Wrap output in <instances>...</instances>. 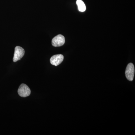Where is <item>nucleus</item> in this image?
Masks as SVG:
<instances>
[{
  "label": "nucleus",
  "instance_id": "7ed1b4c3",
  "mask_svg": "<svg viewBox=\"0 0 135 135\" xmlns=\"http://www.w3.org/2000/svg\"><path fill=\"white\" fill-rule=\"evenodd\" d=\"M25 53V50L23 48L20 46H17L15 48L13 61L14 62H16L20 60L24 55Z\"/></svg>",
  "mask_w": 135,
  "mask_h": 135
},
{
  "label": "nucleus",
  "instance_id": "39448f33",
  "mask_svg": "<svg viewBox=\"0 0 135 135\" xmlns=\"http://www.w3.org/2000/svg\"><path fill=\"white\" fill-rule=\"evenodd\" d=\"M64 59V56L61 54L55 55L50 58V63L52 65L57 66L62 62Z\"/></svg>",
  "mask_w": 135,
  "mask_h": 135
},
{
  "label": "nucleus",
  "instance_id": "f257e3e1",
  "mask_svg": "<svg viewBox=\"0 0 135 135\" xmlns=\"http://www.w3.org/2000/svg\"><path fill=\"white\" fill-rule=\"evenodd\" d=\"M135 68L134 65L132 63H129L126 68V78L129 81H132L134 75Z\"/></svg>",
  "mask_w": 135,
  "mask_h": 135
},
{
  "label": "nucleus",
  "instance_id": "f03ea898",
  "mask_svg": "<svg viewBox=\"0 0 135 135\" xmlns=\"http://www.w3.org/2000/svg\"><path fill=\"white\" fill-rule=\"evenodd\" d=\"M18 93L20 96L22 97H26L30 95L31 93V90L29 87L25 84H22L20 86Z\"/></svg>",
  "mask_w": 135,
  "mask_h": 135
},
{
  "label": "nucleus",
  "instance_id": "423d86ee",
  "mask_svg": "<svg viewBox=\"0 0 135 135\" xmlns=\"http://www.w3.org/2000/svg\"><path fill=\"white\" fill-rule=\"evenodd\" d=\"M78 9L80 12H83L86 11V7L84 2L81 0H77L76 1Z\"/></svg>",
  "mask_w": 135,
  "mask_h": 135
},
{
  "label": "nucleus",
  "instance_id": "20e7f679",
  "mask_svg": "<svg viewBox=\"0 0 135 135\" xmlns=\"http://www.w3.org/2000/svg\"><path fill=\"white\" fill-rule=\"evenodd\" d=\"M65 42L64 36L62 35H58L55 36L52 40V46L54 47H58L62 46Z\"/></svg>",
  "mask_w": 135,
  "mask_h": 135
}]
</instances>
